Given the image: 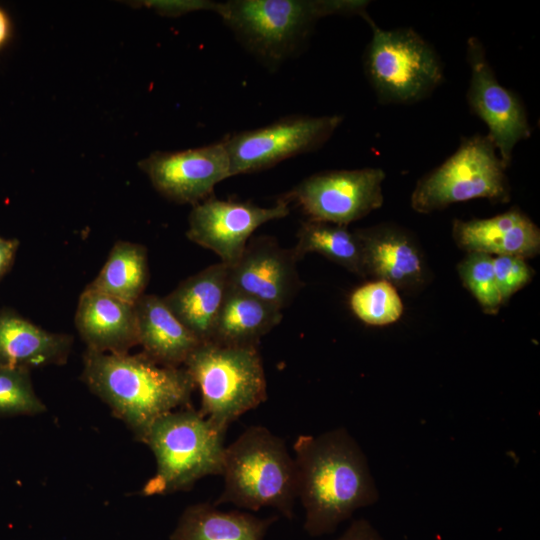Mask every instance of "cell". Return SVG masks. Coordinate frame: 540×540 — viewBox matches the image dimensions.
<instances>
[{"label":"cell","mask_w":540,"mask_h":540,"mask_svg":"<svg viewBox=\"0 0 540 540\" xmlns=\"http://www.w3.org/2000/svg\"><path fill=\"white\" fill-rule=\"evenodd\" d=\"M183 366L200 389V414L224 432L233 421L267 398L257 346L202 342Z\"/></svg>","instance_id":"cell-6"},{"label":"cell","mask_w":540,"mask_h":540,"mask_svg":"<svg viewBox=\"0 0 540 540\" xmlns=\"http://www.w3.org/2000/svg\"><path fill=\"white\" fill-rule=\"evenodd\" d=\"M46 411L36 395L30 370L0 367V416L37 415Z\"/></svg>","instance_id":"cell-27"},{"label":"cell","mask_w":540,"mask_h":540,"mask_svg":"<svg viewBox=\"0 0 540 540\" xmlns=\"http://www.w3.org/2000/svg\"><path fill=\"white\" fill-rule=\"evenodd\" d=\"M72 344L71 335L47 331L13 310H0V367L63 365Z\"/></svg>","instance_id":"cell-18"},{"label":"cell","mask_w":540,"mask_h":540,"mask_svg":"<svg viewBox=\"0 0 540 540\" xmlns=\"http://www.w3.org/2000/svg\"><path fill=\"white\" fill-rule=\"evenodd\" d=\"M276 519L224 512L208 503L194 504L185 509L170 540H262Z\"/></svg>","instance_id":"cell-22"},{"label":"cell","mask_w":540,"mask_h":540,"mask_svg":"<svg viewBox=\"0 0 540 540\" xmlns=\"http://www.w3.org/2000/svg\"><path fill=\"white\" fill-rule=\"evenodd\" d=\"M385 176L373 167L318 172L282 197L296 203L308 219L348 226L382 206Z\"/></svg>","instance_id":"cell-10"},{"label":"cell","mask_w":540,"mask_h":540,"mask_svg":"<svg viewBox=\"0 0 540 540\" xmlns=\"http://www.w3.org/2000/svg\"><path fill=\"white\" fill-rule=\"evenodd\" d=\"M363 0H229L216 14L263 64L278 67L299 52L316 22L330 15L367 13Z\"/></svg>","instance_id":"cell-3"},{"label":"cell","mask_w":540,"mask_h":540,"mask_svg":"<svg viewBox=\"0 0 540 540\" xmlns=\"http://www.w3.org/2000/svg\"><path fill=\"white\" fill-rule=\"evenodd\" d=\"M134 305L142 352L161 365L182 367L202 342L171 312L162 297L144 294Z\"/></svg>","instance_id":"cell-20"},{"label":"cell","mask_w":540,"mask_h":540,"mask_svg":"<svg viewBox=\"0 0 540 540\" xmlns=\"http://www.w3.org/2000/svg\"><path fill=\"white\" fill-rule=\"evenodd\" d=\"M452 234L457 246L467 253L527 259L540 252V230L518 208L490 218L455 219Z\"/></svg>","instance_id":"cell-16"},{"label":"cell","mask_w":540,"mask_h":540,"mask_svg":"<svg viewBox=\"0 0 540 540\" xmlns=\"http://www.w3.org/2000/svg\"><path fill=\"white\" fill-rule=\"evenodd\" d=\"M457 271L463 285L471 292L482 310L497 314L503 305L497 288L493 257L472 252L458 264Z\"/></svg>","instance_id":"cell-26"},{"label":"cell","mask_w":540,"mask_h":540,"mask_svg":"<svg viewBox=\"0 0 540 540\" xmlns=\"http://www.w3.org/2000/svg\"><path fill=\"white\" fill-rule=\"evenodd\" d=\"M349 304L357 318L371 326L392 324L403 313V303L396 287L379 279L355 289Z\"/></svg>","instance_id":"cell-25"},{"label":"cell","mask_w":540,"mask_h":540,"mask_svg":"<svg viewBox=\"0 0 540 540\" xmlns=\"http://www.w3.org/2000/svg\"><path fill=\"white\" fill-rule=\"evenodd\" d=\"M228 287V266L220 261L183 280L163 300L186 328L207 342Z\"/></svg>","instance_id":"cell-19"},{"label":"cell","mask_w":540,"mask_h":540,"mask_svg":"<svg viewBox=\"0 0 540 540\" xmlns=\"http://www.w3.org/2000/svg\"><path fill=\"white\" fill-rule=\"evenodd\" d=\"M81 378L140 442L158 418L191 407L196 387L184 366L161 365L143 352L112 354L86 349Z\"/></svg>","instance_id":"cell-2"},{"label":"cell","mask_w":540,"mask_h":540,"mask_svg":"<svg viewBox=\"0 0 540 540\" xmlns=\"http://www.w3.org/2000/svg\"><path fill=\"white\" fill-rule=\"evenodd\" d=\"M294 451L297 497L305 508L304 529L310 536L333 532L356 509L377 501L366 457L344 428L300 435Z\"/></svg>","instance_id":"cell-1"},{"label":"cell","mask_w":540,"mask_h":540,"mask_svg":"<svg viewBox=\"0 0 540 540\" xmlns=\"http://www.w3.org/2000/svg\"><path fill=\"white\" fill-rule=\"evenodd\" d=\"M493 269L503 305L533 277L526 259L517 256L493 257Z\"/></svg>","instance_id":"cell-28"},{"label":"cell","mask_w":540,"mask_h":540,"mask_svg":"<svg viewBox=\"0 0 540 540\" xmlns=\"http://www.w3.org/2000/svg\"><path fill=\"white\" fill-rule=\"evenodd\" d=\"M10 32V23L6 13L0 8V47L6 42Z\"/></svg>","instance_id":"cell-32"},{"label":"cell","mask_w":540,"mask_h":540,"mask_svg":"<svg viewBox=\"0 0 540 540\" xmlns=\"http://www.w3.org/2000/svg\"><path fill=\"white\" fill-rule=\"evenodd\" d=\"M362 247L366 276L404 290L424 285L427 268L415 239L404 229L381 224L355 230Z\"/></svg>","instance_id":"cell-15"},{"label":"cell","mask_w":540,"mask_h":540,"mask_svg":"<svg viewBox=\"0 0 540 540\" xmlns=\"http://www.w3.org/2000/svg\"><path fill=\"white\" fill-rule=\"evenodd\" d=\"M75 326L88 350L123 354L138 345L135 305L88 287L79 297Z\"/></svg>","instance_id":"cell-17"},{"label":"cell","mask_w":540,"mask_h":540,"mask_svg":"<svg viewBox=\"0 0 540 540\" xmlns=\"http://www.w3.org/2000/svg\"><path fill=\"white\" fill-rule=\"evenodd\" d=\"M225 433L192 406L158 418L143 439L156 458L157 469L142 494L189 490L199 479L221 474Z\"/></svg>","instance_id":"cell-5"},{"label":"cell","mask_w":540,"mask_h":540,"mask_svg":"<svg viewBox=\"0 0 540 540\" xmlns=\"http://www.w3.org/2000/svg\"><path fill=\"white\" fill-rule=\"evenodd\" d=\"M362 18L372 30L363 56L364 71L379 102L416 103L442 83L444 69L439 55L415 30H383L368 13Z\"/></svg>","instance_id":"cell-7"},{"label":"cell","mask_w":540,"mask_h":540,"mask_svg":"<svg viewBox=\"0 0 540 540\" xmlns=\"http://www.w3.org/2000/svg\"><path fill=\"white\" fill-rule=\"evenodd\" d=\"M337 540H383L365 519L354 521Z\"/></svg>","instance_id":"cell-30"},{"label":"cell","mask_w":540,"mask_h":540,"mask_svg":"<svg viewBox=\"0 0 540 540\" xmlns=\"http://www.w3.org/2000/svg\"><path fill=\"white\" fill-rule=\"evenodd\" d=\"M224 490L215 505L233 503L258 510L278 509L292 518L297 471L284 441L263 426H251L225 447Z\"/></svg>","instance_id":"cell-4"},{"label":"cell","mask_w":540,"mask_h":540,"mask_svg":"<svg viewBox=\"0 0 540 540\" xmlns=\"http://www.w3.org/2000/svg\"><path fill=\"white\" fill-rule=\"evenodd\" d=\"M343 121L342 115H292L252 130L227 134L224 144L231 176L256 173L320 149Z\"/></svg>","instance_id":"cell-9"},{"label":"cell","mask_w":540,"mask_h":540,"mask_svg":"<svg viewBox=\"0 0 540 540\" xmlns=\"http://www.w3.org/2000/svg\"><path fill=\"white\" fill-rule=\"evenodd\" d=\"M292 250L298 261L308 253H318L348 271L366 277L361 243L356 232L348 226L308 219L301 223Z\"/></svg>","instance_id":"cell-24"},{"label":"cell","mask_w":540,"mask_h":540,"mask_svg":"<svg viewBox=\"0 0 540 540\" xmlns=\"http://www.w3.org/2000/svg\"><path fill=\"white\" fill-rule=\"evenodd\" d=\"M146 6L166 16H179L195 11L217 12L219 2L209 0L147 1Z\"/></svg>","instance_id":"cell-29"},{"label":"cell","mask_w":540,"mask_h":540,"mask_svg":"<svg viewBox=\"0 0 540 540\" xmlns=\"http://www.w3.org/2000/svg\"><path fill=\"white\" fill-rule=\"evenodd\" d=\"M157 192L192 206L212 196L214 187L232 177L223 139L180 151H156L139 162Z\"/></svg>","instance_id":"cell-13"},{"label":"cell","mask_w":540,"mask_h":540,"mask_svg":"<svg viewBox=\"0 0 540 540\" xmlns=\"http://www.w3.org/2000/svg\"><path fill=\"white\" fill-rule=\"evenodd\" d=\"M148 281L149 266L145 246L117 241L99 274L86 287L135 304L145 294Z\"/></svg>","instance_id":"cell-23"},{"label":"cell","mask_w":540,"mask_h":540,"mask_svg":"<svg viewBox=\"0 0 540 540\" xmlns=\"http://www.w3.org/2000/svg\"><path fill=\"white\" fill-rule=\"evenodd\" d=\"M289 204L282 196L273 206L262 207L212 195L192 207L186 235L231 267L241 257L254 231L269 221L286 217Z\"/></svg>","instance_id":"cell-12"},{"label":"cell","mask_w":540,"mask_h":540,"mask_svg":"<svg viewBox=\"0 0 540 540\" xmlns=\"http://www.w3.org/2000/svg\"><path fill=\"white\" fill-rule=\"evenodd\" d=\"M282 310L228 287L210 342L226 346H257L282 320Z\"/></svg>","instance_id":"cell-21"},{"label":"cell","mask_w":540,"mask_h":540,"mask_svg":"<svg viewBox=\"0 0 540 540\" xmlns=\"http://www.w3.org/2000/svg\"><path fill=\"white\" fill-rule=\"evenodd\" d=\"M466 59L471 72L467 103L471 112L486 124L487 135L508 167L516 144L532 132L526 109L514 92L499 83L477 37L467 40Z\"/></svg>","instance_id":"cell-11"},{"label":"cell","mask_w":540,"mask_h":540,"mask_svg":"<svg viewBox=\"0 0 540 540\" xmlns=\"http://www.w3.org/2000/svg\"><path fill=\"white\" fill-rule=\"evenodd\" d=\"M292 248L281 247L271 236L251 237L241 257L228 267L229 287L281 310L302 288Z\"/></svg>","instance_id":"cell-14"},{"label":"cell","mask_w":540,"mask_h":540,"mask_svg":"<svg viewBox=\"0 0 540 540\" xmlns=\"http://www.w3.org/2000/svg\"><path fill=\"white\" fill-rule=\"evenodd\" d=\"M18 247L19 242L16 239H8L0 236V281L10 270Z\"/></svg>","instance_id":"cell-31"},{"label":"cell","mask_w":540,"mask_h":540,"mask_svg":"<svg viewBox=\"0 0 540 540\" xmlns=\"http://www.w3.org/2000/svg\"><path fill=\"white\" fill-rule=\"evenodd\" d=\"M506 168L487 134L464 137L450 157L418 180L411 194V206L416 212L427 214L477 198L508 202Z\"/></svg>","instance_id":"cell-8"}]
</instances>
